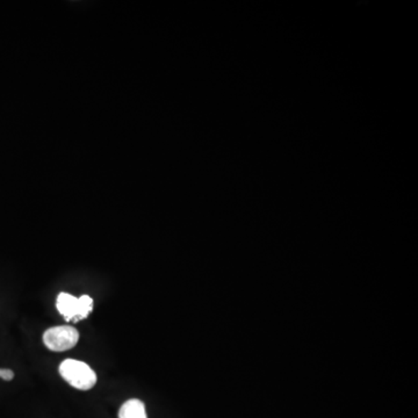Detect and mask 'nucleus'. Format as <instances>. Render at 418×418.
Instances as JSON below:
<instances>
[{"instance_id": "7ed1b4c3", "label": "nucleus", "mask_w": 418, "mask_h": 418, "mask_svg": "<svg viewBox=\"0 0 418 418\" xmlns=\"http://www.w3.org/2000/svg\"><path fill=\"white\" fill-rule=\"evenodd\" d=\"M56 308L66 321H80V305L78 298L71 296L69 293H60L57 296Z\"/></svg>"}, {"instance_id": "f03ea898", "label": "nucleus", "mask_w": 418, "mask_h": 418, "mask_svg": "<svg viewBox=\"0 0 418 418\" xmlns=\"http://www.w3.org/2000/svg\"><path fill=\"white\" fill-rule=\"evenodd\" d=\"M79 333L70 325L51 328L43 333V343L54 352H64L78 343Z\"/></svg>"}, {"instance_id": "20e7f679", "label": "nucleus", "mask_w": 418, "mask_h": 418, "mask_svg": "<svg viewBox=\"0 0 418 418\" xmlns=\"http://www.w3.org/2000/svg\"><path fill=\"white\" fill-rule=\"evenodd\" d=\"M119 418H148L145 403L141 399H128L120 408Z\"/></svg>"}, {"instance_id": "39448f33", "label": "nucleus", "mask_w": 418, "mask_h": 418, "mask_svg": "<svg viewBox=\"0 0 418 418\" xmlns=\"http://www.w3.org/2000/svg\"><path fill=\"white\" fill-rule=\"evenodd\" d=\"M78 299L79 305H80V315H82V320H84L88 318V315L93 309V299L88 296H82Z\"/></svg>"}, {"instance_id": "f257e3e1", "label": "nucleus", "mask_w": 418, "mask_h": 418, "mask_svg": "<svg viewBox=\"0 0 418 418\" xmlns=\"http://www.w3.org/2000/svg\"><path fill=\"white\" fill-rule=\"evenodd\" d=\"M60 375L68 384L79 390H90L97 384V375L86 362L66 359L60 366Z\"/></svg>"}, {"instance_id": "423d86ee", "label": "nucleus", "mask_w": 418, "mask_h": 418, "mask_svg": "<svg viewBox=\"0 0 418 418\" xmlns=\"http://www.w3.org/2000/svg\"><path fill=\"white\" fill-rule=\"evenodd\" d=\"M0 377L5 381L13 380L14 372L11 371V370H7V368H0Z\"/></svg>"}]
</instances>
